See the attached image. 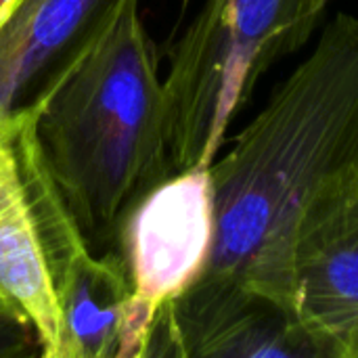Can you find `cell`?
Wrapping results in <instances>:
<instances>
[{"instance_id":"obj_1","label":"cell","mask_w":358,"mask_h":358,"mask_svg":"<svg viewBox=\"0 0 358 358\" xmlns=\"http://www.w3.org/2000/svg\"><path fill=\"white\" fill-rule=\"evenodd\" d=\"M358 166V17L338 15L222 159L210 164L214 248L203 275L294 310L300 218L315 193Z\"/></svg>"},{"instance_id":"obj_2","label":"cell","mask_w":358,"mask_h":358,"mask_svg":"<svg viewBox=\"0 0 358 358\" xmlns=\"http://www.w3.org/2000/svg\"><path fill=\"white\" fill-rule=\"evenodd\" d=\"M36 136L86 248L115 252L132 208L174 174L164 80L138 0L124 2L44 103Z\"/></svg>"},{"instance_id":"obj_3","label":"cell","mask_w":358,"mask_h":358,"mask_svg":"<svg viewBox=\"0 0 358 358\" xmlns=\"http://www.w3.org/2000/svg\"><path fill=\"white\" fill-rule=\"evenodd\" d=\"M331 0H203L164 78L174 172L210 166L258 80L306 44Z\"/></svg>"},{"instance_id":"obj_4","label":"cell","mask_w":358,"mask_h":358,"mask_svg":"<svg viewBox=\"0 0 358 358\" xmlns=\"http://www.w3.org/2000/svg\"><path fill=\"white\" fill-rule=\"evenodd\" d=\"M38 113L0 120V300L31 327L40 357L63 358L59 283L88 248L42 157Z\"/></svg>"},{"instance_id":"obj_5","label":"cell","mask_w":358,"mask_h":358,"mask_svg":"<svg viewBox=\"0 0 358 358\" xmlns=\"http://www.w3.org/2000/svg\"><path fill=\"white\" fill-rule=\"evenodd\" d=\"M214 231L210 166L174 172L132 208L115 248L130 287L117 358H145L159 310L208 271Z\"/></svg>"},{"instance_id":"obj_6","label":"cell","mask_w":358,"mask_h":358,"mask_svg":"<svg viewBox=\"0 0 358 358\" xmlns=\"http://www.w3.org/2000/svg\"><path fill=\"white\" fill-rule=\"evenodd\" d=\"M294 313L321 358H358V166L306 206L294 245Z\"/></svg>"},{"instance_id":"obj_7","label":"cell","mask_w":358,"mask_h":358,"mask_svg":"<svg viewBox=\"0 0 358 358\" xmlns=\"http://www.w3.org/2000/svg\"><path fill=\"white\" fill-rule=\"evenodd\" d=\"M145 358H321L294 310L248 285L201 275L157 315Z\"/></svg>"},{"instance_id":"obj_8","label":"cell","mask_w":358,"mask_h":358,"mask_svg":"<svg viewBox=\"0 0 358 358\" xmlns=\"http://www.w3.org/2000/svg\"><path fill=\"white\" fill-rule=\"evenodd\" d=\"M126 0H17L0 19V120L40 111Z\"/></svg>"},{"instance_id":"obj_9","label":"cell","mask_w":358,"mask_h":358,"mask_svg":"<svg viewBox=\"0 0 358 358\" xmlns=\"http://www.w3.org/2000/svg\"><path fill=\"white\" fill-rule=\"evenodd\" d=\"M130 296L117 252H82L59 283L63 358H117L124 308Z\"/></svg>"},{"instance_id":"obj_10","label":"cell","mask_w":358,"mask_h":358,"mask_svg":"<svg viewBox=\"0 0 358 358\" xmlns=\"http://www.w3.org/2000/svg\"><path fill=\"white\" fill-rule=\"evenodd\" d=\"M40 357L31 327L10 308L0 304V358Z\"/></svg>"},{"instance_id":"obj_11","label":"cell","mask_w":358,"mask_h":358,"mask_svg":"<svg viewBox=\"0 0 358 358\" xmlns=\"http://www.w3.org/2000/svg\"><path fill=\"white\" fill-rule=\"evenodd\" d=\"M15 2H17V0H0V19L15 6Z\"/></svg>"},{"instance_id":"obj_12","label":"cell","mask_w":358,"mask_h":358,"mask_svg":"<svg viewBox=\"0 0 358 358\" xmlns=\"http://www.w3.org/2000/svg\"><path fill=\"white\" fill-rule=\"evenodd\" d=\"M0 304H2V306H4V302H2V300H0Z\"/></svg>"}]
</instances>
